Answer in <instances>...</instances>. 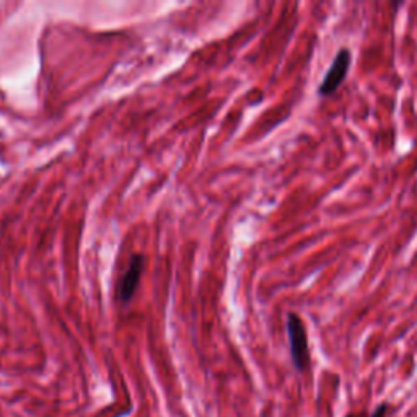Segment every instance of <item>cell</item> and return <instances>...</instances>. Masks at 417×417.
Instances as JSON below:
<instances>
[{
	"label": "cell",
	"instance_id": "6da1fadb",
	"mask_svg": "<svg viewBox=\"0 0 417 417\" xmlns=\"http://www.w3.org/2000/svg\"><path fill=\"white\" fill-rule=\"evenodd\" d=\"M287 336L290 344V357L297 372H307L310 368V349H308V336L303 320L297 313L290 311L287 315Z\"/></svg>",
	"mask_w": 417,
	"mask_h": 417
},
{
	"label": "cell",
	"instance_id": "7a4b0ae2",
	"mask_svg": "<svg viewBox=\"0 0 417 417\" xmlns=\"http://www.w3.org/2000/svg\"><path fill=\"white\" fill-rule=\"evenodd\" d=\"M350 62H352L350 51L347 49V47H342V49L336 54V58H334L331 65H329L323 82H321V85L318 86L320 97H331L334 91L342 85L347 73H349Z\"/></svg>",
	"mask_w": 417,
	"mask_h": 417
},
{
	"label": "cell",
	"instance_id": "3957f363",
	"mask_svg": "<svg viewBox=\"0 0 417 417\" xmlns=\"http://www.w3.org/2000/svg\"><path fill=\"white\" fill-rule=\"evenodd\" d=\"M142 269H143V258L141 254H134L130 258V263L128 269H126L123 279H121L119 284V298L123 300L124 303H128L132 295L136 294L137 284L141 281L142 276Z\"/></svg>",
	"mask_w": 417,
	"mask_h": 417
},
{
	"label": "cell",
	"instance_id": "277c9868",
	"mask_svg": "<svg viewBox=\"0 0 417 417\" xmlns=\"http://www.w3.org/2000/svg\"><path fill=\"white\" fill-rule=\"evenodd\" d=\"M372 417H390V404H380V406H377V409L373 411Z\"/></svg>",
	"mask_w": 417,
	"mask_h": 417
}]
</instances>
